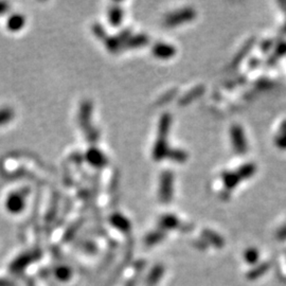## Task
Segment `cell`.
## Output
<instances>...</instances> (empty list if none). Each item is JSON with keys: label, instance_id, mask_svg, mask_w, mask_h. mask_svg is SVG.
I'll list each match as a JSON object with an SVG mask.
<instances>
[{"label": "cell", "instance_id": "16", "mask_svg": "<svg viewBox=\"0 0 286 286\" xmlns=\"http://www.w3.org/2000/svg\"><path fill=\"white\" fill-rule=\"evenodd\" d=\"M271 267L270 262H264V263H261L258 266H255L252 270L247 273V278L249 280H257L260 277L264 276L265 273L268 271V269Z\"/></svg>", "mask_w": 286, "mask_h": 286}, {"label": "cell", "instance_id": "29", "mask_svg": "<svg viewBox=\"0 0 286 286\" xmlns=\"http://www.w3.org/2000/svg\"><path fill=\"white\" fill-rule=\"evenodd\" d=\"M277 239L278 240H286V226L282 227L277 232Z\"/></svg>", "mask_w": 286, "mask_h": 286}, {"label": "cell", "instance_id": "7", "mask_svg": "<svg viewBox=\"0 0 286 286\" xmlns=\"http://www.w3.org/2000/svg\"><path fill=\"white\" fill-rule=\"evenodd\" d=\"M221 176H222V180H223L224 186H225V190H227L229 192L231 190H233V189L236 188L237 185H239L241 182L240 176L237 175L236 172L224 171Z\"/></svg>", "mask_w": 286, "mask_h": 286}, {"label": "cell", "instance_id": "2", "mask_svg": "<svg viewBox=\"0 0 286 286\" xmlns=\"http://www.w3.org/2000/svg\"><path fill=\"white\" fill-rule=\"evenodd\" d=\"M230 136L234 151L237 154L245 155L248 151V143L242 127L237 124H233L230 129Z\"/></svg>", "mask_w": 286, "mask_h": 286}, {"label": "cell", "instance_id": "12", "mask_svg": "<svg viewBox=\"0 0 286 286\" xmlns=\"http://www.w3.org/2000/svg\"><path fill=\"white\" fill-rule=\"evenodd\" d=\"M286 56V41H280L275 47V51L271 54V56L267 59V65L272 66L275 65L279 58Z\"/></svg>", "mask_w": 286, "mask_h": 286}, {"label": "cell", "instance_id": "27", "mask_svg": "<svg viewBox=\"0 0 286 286\" xmlns=\"http://www.w3.org/2000/svg\"><path fill=\"white\" fill-rule=\"evenodd\" d=\"M255 87L260 90H266V89H269L273 86V83L268 80V78H260L257 82H255Z\"/></svg>", "mask_w": 286, "mask_h": 286}, {"label": "cell", "instance_id": "14", "mask_svg": "<svg viewBox=\"0 0 286 286\" xmlns=\"http://www.w3.org/2000/svg\"><path fill=\"white\" fill-rule=\"evenodd\" d=\"M204 93H205V86H203V85H199V86L192 89L191 91H189L186 95L182 96V98L179 100V104L187 105V104H189V103H191L193 100H195V99L199 98L200 95H203Z\"/></svg>", "mask_w": 286, "mask_h": 286}, {"label": "cell", "instance_id": "28", "mask_svg": "<svg viewBox=\"0 0 286 286\" xmlns=\"http://www.w3.org/2000/svg\"><path fill=\"white\" fill-rule=\"evenodd\" d=\"M273 47H275V40H273V39L263 40L261 42V45H260L261 50L263 51L264 53H268Z\"/></svg>", "mask_w": 286, "mask_h": 286}, {"label": "cell", "instance_id": "32", "mask_svg": "<svg viewBox=\"0 0 286 286\" xmlns=\"http://www.w3.org/2000/svg\"><path fill=\"white\" fill-rule=\"evenodd\" d=\"M7 7L8 5L3 3V2H0V13H3V12L7 10Z\"/></svg>", "mask_w": 286, "mask_h": 286}, {"label": "cell", "instance_id": "19", "mask_svg": "<svg viewBox=\"0 0 286 286\" xmlns=\"http://www.w3.org/2000/svg\"><path fill=\"white\" fill-rule=\"evenodd\" d=\"M54 276L57 280L62 282L69 281L72 277V270L68 266H58L57 268L54 270Z\"/></svg>", "mask_w": 286, "mask_h": 286}, {"label": "cell", "instance_id": "5", "mask_svg": "<svg viewBox=\"0 0 286 286\" xmlns=\"http://www.w3.org/2000/svg\"><path fill=\"white\" fill-rule=\"evenodd\" d=\"M5 207L11 213H19L25 208V199L22 193H13L8 197Z\"/></svg>", "mask_w": 286, "mask_h": 286}, {"label": "cell", "instance_id": "21", "mask_svg": "<svg viewBox=\"0 0 286 286\" xmlns=\"http://www.w3.org/2000/svg\"><path fill=\"white\" fill-rule=\"evenodd\" d=\"M168 157L175 162H185L188 158V154L181 150H170Z\"/></svg>", "mask_w": 286, "mask_h": 286}, {"label": "cell", "instance_id": "17", "mask_svg": "<svg viewBox=\"0 0 286 286\" xmlns=\"http://www.w3.org/2000/svg\"><path fill=\"white\" fill-rule=\"evenodd\" d=\"M275 144L280 150H286V120L280 125L279 133L275 137Z\"/></svg>", "mask_w": 286, "mask_h": 286}, {"label": "cell", "instance_id": "6", "mask_svg": "<svg viewBox=\"0 0 286 286\" xmlns=\"http://www.w3.org/2000/svg\"><path fill=\"white\" fill-rule=\"evenodd\" d=\"M254 42H255V38H252L250 39H248L245 42V45L241 48V50L239 52H237L236 56L233 57L232 63H231V65H230V68L234 69V68H236V67L239 66L243 62V59H244L247 57V54L249 53V51L251 50V48L253 47Z\"/></svg>", "mask_w": 286, "mask_h": 286}, {"label": "cell", "instance_id": "8", "mask_svg": "<svg viewBox=\"0 0 286 286\" xmlns=\"http://www.w3.org/2000/svg\"><path fill=\"white\" fill-rule=\"evenodd\" d=\"M153 53H154L155 57H159V58H170V57L175 56L176 49L172 45L159 42V44L154 46Z\"/></svg>", "mask_w": 286, "mask_h": 286}, {"label": "cell", "instance_id": "31", "mask_svg": "<svg viewBox=\"0 0 286 286\" xmlns=\"http://www.w3.org/2000/svg\"><path fill=\"white\" fill-rule=\"evenodd\" d=\"M258 64H259V59L258 58H253L250 63H249V67H251L252 66V68L251 69H254L255 67L258 66Z\"/></svg>", "mask_w": 286, "mask_h": 286}, {"label": "cell", "instance_id": "24", "mask_svg": "<svg viewBox=\"0 0 286 286\" xmlns=\"http://www.w3.org/2000/svg\"><path fill=\"white\" fill-rule=\"evenodd\" d=\"M245 260L249 264L257 263L259 260V251L255 248H249L245 251Z\"/></svg>", "mask_w": 286, "mask_h": 286}, {"label": "cell", "instance_id": "22", "mask_svg": "<svg viewBox=\"0 0 286 286\" xmlns=\"http://www.w3.org/2000/svg\"><path fill=\"white\" fill-rule=\"evenodd\" d=\"M109 20L114 27L120 25L121 21H122V11L120 10V8L114 7L111 10V12H109Z\"/></svg>", "mask_w": 286, "mask_h": 286}, {"label": "cell", "instance_id": "10", "mask_svg": "<svg viewBox=\"0 0 286 286\" xmlns=\"http://www.w3.org/2000/svg\"><path fill=\"white\" fill-rule=\"evenodd\" d=\"M203 236L207 242L210 243L215 248H223L225 245V241L223 237L210 229H205L203 231Z\"/></svg>", "mask_w": 286, "mask_h": 286}, {"label": "cell", "instance_id": "1", "mask_svg": "<svg viewBox=\"0 0 286 286\" xmlns=\"http://www.w3.org/2000/svg\"><path fill=\"white\" fill-rule=\"evenodd\" d=\"M171 115L169 114H164L159 124V137L155 145L154 149V158L156 160H161L164 157H168L169 148L167 144V136L170 130V125H171Z\"/></svg>", "mask_w": 286, "mask_h": 286}, {"label": "cell", "instance_id": "15", "mask_svg": "<svg viewBox=\"0 0 286 286\" xmlns=\"http://www.w3.org/2000/svg\"><path fill=\"white\" fill-rule=\"evenodd\" d=\"M111 223L114 227L123 231V232H126V231H129L131 229V224L129 221H127V218L124 217L123 215L118 214V213L112 215Z\"/></svg>", "mask_w": 286, "mask_h": 286}, {"label": "cell", "instance_id": "9", "mask_svg": "<svg viewBox=\"0 0 286 286\" xmlns=\"http://www.w3.org/2000/svg\"><path fill=\"white\" fill-rule=\"evenodd\" d=\"M35 259L34 254L33 253H26V254H22L20 257H18L13 263L11 265V269L12 271L14 272H18L22 270L23 268H26V267L31 263V262Z\"/></svg>", "mask_w": 286, "mask_h": 286}, {"label": "cell", "instance_id": "33", "mask_svg": "<svg viewBox=\"0 0 286 286\" xmlns=\"http://www.w3.org/2000/svg\"><path fill=\"white\" fill-rule=\"evenodd\" d=\"M281 32H282L283 34H286V22L284 23V26L282 27V29H281Z\"/></svg>", "mask_w": 286, "mask_h": 286}, {"label": "cell", "instance_id": "13", "mask_svg": "<svg viewBox=\"0 0 286 286\" xmlns=\"http://www.w3.org/2000/svg\"><path fill=\"white\" fill-rule=\"evenodd\" d=\"M235 172L240 176L241 180H246L248 178H250L251 176H253L255 172H257V166L252 162H248L241 166Z\"/></svg>", "mask_w": 286, "mask_h": 286}, {"label": "cell", "instance_id": "20", "mask_svg": "<svg viewBox=\"0 0 286 286\" xmlns=\"http://www.w3.org/2000/svg\"><path fill=\"white\" fill-rule=\"evenodd\" d=\"M160 226L163 229H175L179 226V220L172 214L164 215L160 221Z\"/></svg>", "mask_w": 286, "mask_h": 286}, {"label": "cell", "instance_id": "30", "mask_svg": "<svg viewBox=\"0 0 286 286\" xmlns=\"http://www.w3.org/2000/svg\"><path fill=\"white\" fill-rule=\"evenodd\" d=\"M220 197H221L222 199H224V200L229 199V197H230V192L227 191V190H223V191L220 193Z\"/></svg>", "mask_w": 286, "mask_h": 286}, {"label": "cell", "instance_id": "4", "mask_svg": "<svg viewBox=\"0 0 286 286\" xmlns=\"http://www.w3.org/2000/svg\"><path fill=\"white\" fill-rule=\"evenodd\" d=\"M160 199L164 203H169L173 196V174L171 172H164L160 181Z\"/></svg>", "mask_w": 286, "mask_h": 286}, {"label": "cell", "instance_id": "3", "mask_svg": "<svg viewBox=\"0 0 286 286\" xmlns=\"http://www.w3.org/2000/svg\"><path fill=\"white\" fill-rule=\"evenodd\" d=\"M196 16V12L192 8H186L180 11L174 12L171 15H169L166 19V25L169 27L178 26L180 23L188 22L194 19Z\"/></svg>", "mask_w": 286, "mask_h": 286}, {"label": "cell", "instance_id": "23", "mask_svg": "<svg viewBox=\"0 0 286 286\" xmlns=\"http://www.w3.org/2000/svg\"><path fill=\"white\" fill-rule=\"evenodd\" d=\"M148 42L147 36L144 35H139L135 36L133 38H131L129 41H126L125 44L127 47H138V46H143Z\"/></svg>", "mask_w": 286, "mask_h": 286}, {"label": "cell", "instance_id": "18", "mask_svg": "<svg viewBox=\"0 0 286 286\" xmlns=\"http://www.w3.org/2000/svg\"><path fill=\"white\" fill-rule=\"evenodd\" d=\"M23 25H25V17L19 14L12 15L7 22V26L11 31H18L23 27Z\"/></svg>", "mask_w": 286, "mask_h": 286}, {"label": "cell", "instance_id": "11", "mask_svg": "<svg viewBox=\"0 0 286 286\" xmlns=\"http://www.w3.org/2000/svg\"><path fill=\"white\" fill-rule=\"evenodd\" d=\"M87 160L95 167H103L106 164V158L99 150L91 149L87 152Z\"/></svg>", "mask_w": 286, "mask_h": 286}, {"label": "cell", "instance_id": "25", "mask_svg": "<svg viewBox=\"0 0 286 286\" xmlns=\"http://www.w3.org/2000/svg\"><path fill=\"white\" fill-rule=\"evenodd\" d=\"M162 275H163V267L156 266L151 272V275L149 277V281L151 282V284H155L156 282H158V280L162 277Z\"/></svg>", "mask_w": 286, "mask_h": 286}, {"label": "cell", "instance_id": "26", "mask_svg": "<svg viewBox=\"0 0 286 286\" xmlns=\"http://www.w3.org/2000/svg\"><path fill=\"white\" fill-rule=\"evenodd\" d=\"M12 118H13V112L10 108L0 109V125L9 122Z\"/></svg>", "mask_w": 286, "mask_h": 286}]
</instances>
